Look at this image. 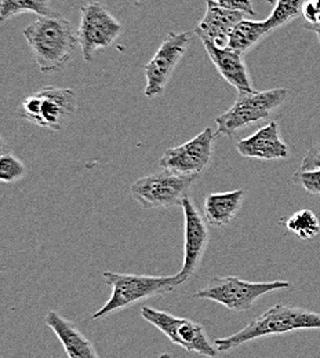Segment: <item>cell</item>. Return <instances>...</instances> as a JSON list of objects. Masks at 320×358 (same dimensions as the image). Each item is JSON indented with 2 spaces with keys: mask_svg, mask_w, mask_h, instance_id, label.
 I'll return each mask as SVG.
<instances>
[{
  "mask_svg": "<svg viewBox=\"0 0 320 358\" xmlns=\"http://www.w3.org/2000/svg\"><path fill=\"white\" fill-rule=\"evenodd\" d=\"M217 4L229 8V10H235V11H242L244 14L253 15L254 14V8L250 0H214Z\"/></svg>",
  "mask_w": 320,
  "mask_h": 358,
  "instance_id": "obj_24",
  "label": "cell"
},
{
  "mask_svg": "<svg viewBox=\"0 0 320 358\" xmlns=\"http://www.w3.org/2000/svg\"><path fill=\"white\" fill-rule=\"evenodd\" d=\"M268 34L271 32L267 27V21L242 20L229 35L228 47L240 54H244Z\"/></svg>",
  "mask_w": 320,
  "mask_h": 358,
  "instance_id": "obj_18",
  "label": "cell"
},
{
  "mask_svg": "<svg viewBox=\"0 0 320 358\" xmlns=\"http://www.w3.org/2000/svg\"><path fill=\"white\" fill-rule=\"evenodd\" d=\"M288 287H291L288 281L251 282L235 275L214 277L204 288L195 292L193 298L217 302L230 312H249L265 294Z\"/></svg>",
  "mask_w": 320,
  "mask_h": 358,
  "instance_id": "obj_4",
  "label": "cell"
},
{
  "mask_svg": "<svg viewBox=\"0 0 320 358\" xmlns=\"http://www.w3.org/2000/svg\"><path fill=\"white\" fill-rule=\"evenodd\" d=\"M300 329H320V313L304 308L276 305L250 321L239 332L214 341L218 352H229L254 339L283 335Z\"/></svg>",
  "mask_w": 320,
  "mask_h": 358,
  "instance_id": "obj_2",
  "label": "cell"
},
{
  "mask_svg": "<svg viewBox=\"0 0 320 358\" xmlns=\"http://www.w3.org/2000/svg\"><path fill=\"white\" fill-rule=\"evenodd\" d=\"M122 24L99 3L90 1L81 8L78 39L85 61L90 62L98 50L108 48L122 35Z\"/></svg>",
  "mask_w": 320,
  "mask_h": 358,
  "instance_id": "obj_9",
  "label": "cell"
},
{
  "mask_svg": "<svg viewBox=\"0 0 320 358\" xmlns=\"http://www.w3.org/2000/svg\"><path fill=\"white\" fill-rule=\"evenodd\" d=\"M76 95L72 90L46 87L27 96L18 106V117L48 129L60 131L62 120L75 113Z\"/></svg>",
  "mask_w": 320,
  "mask_h": 358,
  "instance_id": "obj_6",
  "label": "cell"
},
{
  "mask_svg": "<svg viewBox=\"0 0 320 358\" xmlns=\"http://www.w3.org/2000/svg\"><path fill=\"white\" fill-rule=\"evenodd\" d=\"M102 280L105 284L112 287V295L98 312L92 314V320L123 310L141 301L170 294L181 285L177 275L155 277L105 271L102 274Z\"/></svg>",
  "mask_w": 320,
  "mask_h": 358,
  "instance_id": "obj_3",
  "label": "cell"
},
{
  "mask_svg": "<svg viewBox=\"0 0 320 358\" xmlns=\"http://www.w3.org/2000/svg\"><path fill=\"white\" fill-rule=\"evenodd\" d=\"M236 150L249 159L260 160H279L286 159L290 153L288 146L279 134V126L271 122L256 133L236 143Z\"/></svg>",
  "mask_w": 320,
  "mask_h": 358,
  "instance_id": "obj_14",
  "label": "cell"
},
{
  "mask_svg": "<svg viewBox=\"0 0 320 358\" xmlns=\"http://www.w3.org/2000/svg\"><path fill=\"white\" fill-rule=\"evenodd\" d=\"M305 0H277L274 3V11L268 17L267 27L270 32L291 22L300 13L304 11Z\"/></svg>",
  "mask_w": 320,
  "mask_h": 358,
  "instance_id": "obj_21",
  "label": "cell"
},
{
  "mask_svg": "<svg viewBox=\"0 0 320 358\" xmlns=\"http://www.w3.org/2000/svg\"><path fill=\"white\" fill-rule=\"evenodd\" d=\"M286 89L239 92L235 103L216 119L217 134L232 136L239 129L267 119L287 99Z\"/></svg>",
  "mask_w": 320,
  "mask_h": 358,
  "instance_id": "obj_5",
  "label": "cell"
},
{
  "mask_svg": "<svg viewBox=\"0 0 320 358\" xmlns=\"http://www.w3.org/2000/svg\"><path fill=\"white\" fill-rule=\"evenodd\" d=\"M27 174L25 164L10 152L4 142H1L0 153V179L4 183H14L24 178Z\"/></svg>",
  "mask_w": 320,
  "mask_h": 358,
  "instance_id": "obj_22",
  "label": "cell"
},
{
  "mask_svg": "<svg viewBox=\"0 0 320 358\" xmlns=\"http://www.w3.org/2000/svg\"><path fill=\"white\" fill-rule=\"evenodd\" d=\"M244 190L236 189L224 193H211L204 200V218L214 227H223L233 221L244 199Z\"/></svg>",
  "mask_w": 320,
  "mask_h": 358,
  "instance_id": "obj_17",
  "label": "cell"
},
{
  "mask_svg": "<svg viewBox=\"0 0 320 358\" xmlns=\"http://www.w3.org/2000/svg\"><path fill=\"white\" fill-rule=\"evenodd\" d=\"M32 13L39 17L53 15L55 11L51 8V0H0V21L6 22L8 18Z\"/></svg>",
  "mask_w": 320,
  "mask_h": 358,
  "instance_id": "obj_19",
  "label": "cell"
},
{
  "mask_svg": "<svg viewBox=\"0 0 320 358\" xmlns=\"http://www.w3.org/2000/svg\"><path fill=\"white\" fill-rule=\"evenodd\" d=\"M195 179L163 170L137 179L132 185L130 193L138 204L146 210L181 207Z\"/></svg>",
  "mask_w": 320,
  "mask_h": 358,
  "instance_id": "obj_8",
  "label": "cell"
},
{
  "mask_svg": "<svg viewBox=\"0 0 320 358\" xmlns=\"http://www.w3.org/2000/svg\"><path fill=\"white\" fill-rule=\"evenodd\" d=\"M190 42L189 32H170L163 41L153 58L145 65L146 86L145 95L148 98L158 96L166 89L176 66Z\"/></svg>",
  "mask_w": 320,
  "mask_h": 358,
  "instance_id": "obj_11",
  "label": "cell"
},
{
  "mask_svg": "<svg viewBox=\"0 0 320 358\" xmlns=\"http://www.w3.org/2000/svg\"><path fill=\"white\" fill-rule=\"evenodd\" d=\"M276 1H277V0H268V3H271V4H274Z\"/></svg>",
  "mask_w": 320,
  "mask_h": 358,
  "instance_id": "obj_28",
  "label": "cell"
},
{
  "mask_svg": "<svg viewBox=\"0 0 320 358\" xmlns=\"http://www.w3.org/2000/svg\"><path fill=\"white\" fill-rule=\"evenodd\" d=\"M283 221L287 230L301 240H312L320 234V220L311 210L297 211Z\"/></svg>",
  "mask_w": 320,
  "mask_h": 358,
  "instance_id": "obj_20",
  "label": "cell"
},
{
  "mask_svg": "<svg viewBox=\"0 0 320 358\" xmlns=\"http://www.w3.org/2000/svg\"><path fill=\"white\" fill-rule=\"evenodd\" d=\"M203 45L218 73L232 87H235L239 92L254 90L242 58L243 54L232 50L230 47H218L211 42H203Z\"/></svg>",
  "mask_w": 320,
  "mask_h": 358,
  "instance_id": "obj_16",
  "label": "cell"
},
{
  "mask_svg": "<svg viewBox=\"0 0 320 358\" xmlns=\"http://www.w3.org/2000/svg\"><path fill=\"white\" fill-rule=\"evenodd\" d=\"M47 327L60 339L69 358H101L92 341L68 318L51 310L45 318Z\"/></svg>",
  "mask_w": 320,
  "mask_h": 358,
  "instance_id": "obj_15",
  "label": "cell"
},
{
  "mask_svg": "<svg viewBox=\"0 0 320 358\" xmlns=\"http://www.w3.org/2000/svg\"><path fill=\"white\" fill-rule=\"evenodd\" d=\"M183 211V264L176 274L183 284L199 268L209 245V227L206 218L202 217L197 207L189 196H185L181 206Z\"/></svg>",
  "mask_w": 320,
  "mask_h": 358,
  "instance_id": "obj_12",
  "label": "cell"
},
{
  "mask_svg": "<svg viewBox=\"0 0 320 358\" xmlns=\"http://www.w3.org/2000/svg\"><path fill=\"white\" fill-rule=\"evenodd\" d=\"M217 131L207 127L199 135L180 146L167 149L159 164L170 173L196 178L209 166Z\"/></svg>",
  "mask_w": 320,
  "mask_h": 358,
  "instance_id": "obj_10",
  "label": "cell"
},
{
  "mask_svg": "<svg viewBox=\"0 0 320 358\" xmlns=\"http://www.w3.org/2000/svg\"><path fill=\"white\" fill-rule=\"evenodd\" d=\"M305 28H308V29H312V31H315V32H316V35H318V39H319L320 43V27H315V25H309V24H307V25H305Z\"/></svg>",
  "mask_w": 320,
  "mask_h": 358,
  "instance_id": "obj_26",
  "label": "cell"
},
{
  "mask_svg": "<svg viewBox=\"0 0 320 358\" xmlns=\"http://www.w3.org/2000/svg\"><path fill=\"white\" fill-rule=\"evenodd\" d=\"M293 182L301 186L307 193L320 196V169L297 170L293 176Z\"/></svg>",
  "mask_w": 320,
  "mask_h": 358,
  "instance_id": "obj_23",
  "label": "cell"
},
{
  "mask_svg": "<svg viewBox=\"0 0 320 358\" xmlns=\"http://www.w3.org/2000/svg\"><path fill=\"white\" fill-rule=\"evenodd\" d=\"M24 36L43 73L61 69L79 45L78 35L71 22L57 13L48 17H39L24 29Z\"/></svg>",
  "mask_w": 320,
  "mask_h": 358,
  "instance_id": "obj_1",
  "label": "cell"
},
{
  "mask_svg": "<svg viewBox=\"0 0 320 358\" xmlns=\"http://www.w3.org/2000/svg\"><path fill=\"white\" fill-rule=\"evenodd\" d=\"M158 358H172L170 357V356H169V355H166V353H163V355H160V356H159V357Z\"/></svg>",
  "mask_w": 320,
  "mask_h": 358,
  "instance_id": "obj_27",
  "label": "cell"
},
{
  "mask_svg": "<svg viewBox=\"0 0 320 358\" xmlns=\"http://www.w3.org/2000/svg\"><path fill=\"white\" fill-rule=\"evenodd\" d=\"M315 169H320V142L314 145L308 150L300 167V170H315Z\"/></svg>",
  "mask_w": 320,
  "mask_h": 358,
  "instance_id": "obj_25",
  "label": "cell"
},
{
  "mask_svg": "<svg viewBox=\"0 0 320 358\" xmlns=\"http://www.w3.org/2000/svg\"><path fill=\"white\" fill-rule=\"evenodd\" d=\"M244 20V13L229 10L216 1L207 0V10L203 20L195 29L202 42H211L218 47H228L232 29Z\"/></svg>",
  "mask_w": 320,
  "mask_h": 358,
  "instance_id": "obj_13",
  "label": "cell"
},
{
  "mask_svg": "<svg viewBox=\"0 0 320 358\" xmlns=\"http://www.w3.org/2000/svg\"><path fill=\"white\" fill-rule=\"evenodd\" d=\"M141 315L145 321L158 328L170 342L183 348V350L209 358L218 356V349L210 343L202 324L148 306L141 308Z\"/></svg>",
  "mask_w": 320,
  "mask_h": 358,
  "instance_id": "obj_7",
  "label": "cell"
}]
</instances>
